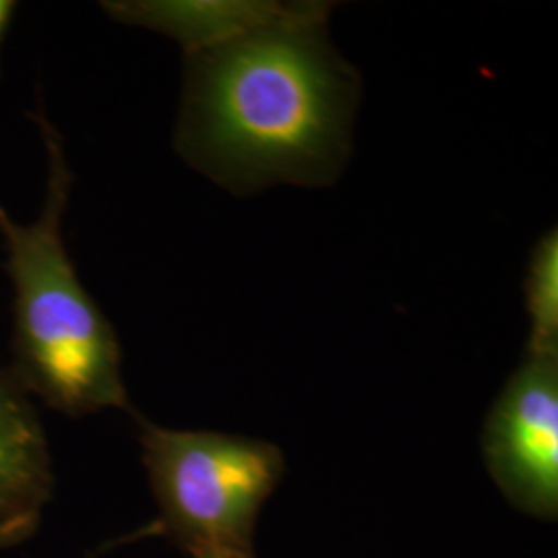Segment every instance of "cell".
Wrapping results in <instances>:
<instances>
[{
	"mask_svg": "<svg viewBox=\"0 0 558 558\" xmlns=\"http://www.w3.org/2000/svg\"><path fill=\"white\" fill-rule=\"evenodd\" d=\"M331 2L184 57L174 145L230 193L329 186L352 151L360 77L327 36Z\"/></svg>",
	"mask_w": 558,
	"mask_h": 558,
	"instance_id": "1",
	"label": "cell"
},
{
	"mask_svg": "<svg viewBox=\"0 0 558 558\" xmlns=\"http://www.w3.org/2000/svg\"><path fill=\"white\" fill-rule=\"evenodd\" d=\"M46 154L40 216L20 223L0 205V236L13 286V368L27 396L69 416L124 405L120 343L83 286L64 242L73 170L44 106L32 112Z\"/></svg>",
	"mask_w": 558,
	"mask_h": 558,
	"instance_id": "2",
	"label": "cell"
},
{
	"mask_svg": "<svg viewBox=\"0 0 558 558\" xmlns=\"http://www.w3.org/2000/svg\"><path fill=\"white\" fill-rule=\"evenodd\" d=\"M143 447L163 505L180 525L209 538L234 532L278 476L276 449L257 440L145 424Z\"/></svg>",
	"mask_w": 558,
	"mask_h": 558,
	"instance_id": "3",
	"label": "cell"
},
{
	"mask_svg": "<svg viewBox=\"0 0 558 558\" xmlns=\"http://www.w3.org/2000/svg\"><path fill=\"white\" fill-rule=\"evenodd\" d=\"M500 465L544 499L558 493L557 352H532L490 422Z\"/></svg>",
	"mask_w": 558,
	"mask_h": 558,
	"instance_id": "4",
	"label": "cell"
},
{
	"mask_svg": "<svg viewBox=\"0 0 558 558\" xmlns=\"http://www.w3.org/2000/svg\"><path fill=\"white\" fill-rule=\"evenodd\" d=\"M50 495L52 458L40 416L0 364V546L34 534Z\"/></svg>",
	"mask_w": 558,
	"mask_h": 558,
	"instance_id": "5",
	"label": "cell"
},
{
	"mask_svg": "<svg viewBox=\"0 0 558 558\" xmlns=\"http://www.w3.org/2000/svg\"><path fill=\"white\" fill-rule=\"evenodd\" d=\"M100 7L110 20L161 34L191 57L283 23L299 13L302 2L106 0Z\"/></svg>",
	"mask_w": 558,
	"mask_h": 558,
	"instance_id": "6",
	"label": "cell"
},
{
	"mask_svg": "<svg viewBox=\"0 0 558 558\" xmlns=\"http://www.w3.org/2000/svg\"><path fill=\"white\" fill-rule=\"evenodd\" d=\"M525 308L532 325V352H557L558 232L548 230L536 242L525 271Z\"/></svg>",
	"mask_w": 558,
	"mask_h": 558,
	"instance_id": "7",
	"label": "cell"
},
{
	"mask_svg": "<svg viewBox=\"0 0 558 558\" xmlns=\"http://www.w3.org/2000/svg\"><path fill=\"white\" fill-rule=\"evenodd\" d=\"M17 2L13 0H0V73H2V46L7 40V34H9V27L13 23V17L17 13Z\"/></svg>",
	"mask_w": 558,
	"mask_h": 558,
	"instance_id": "8",
	"label": "cell"
}]
</instances>
